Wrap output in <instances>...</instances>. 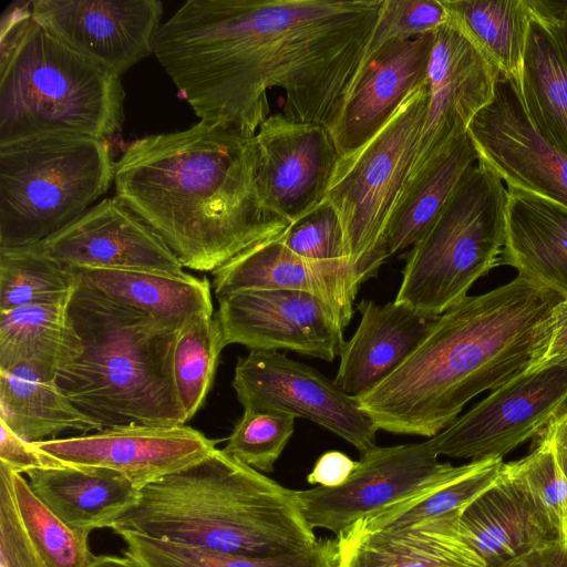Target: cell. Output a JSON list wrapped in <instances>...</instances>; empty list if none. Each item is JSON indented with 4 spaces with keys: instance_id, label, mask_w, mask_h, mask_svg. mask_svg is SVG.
Segmentation results:
<instances>
[{
    "instance_id": "cell-13",
    "label": "cell",
    "mask_w": 567,
    "mask_h": 567,
    "mask_svg": "<svg viewBox=\"0 0 567 567\" xmlns=\"http://www.w3.org/2000/svg\"><path fill=\"white\" fill-rule=\"evenodd\" d=\"M467 135L478 162L507 188L525 190L567 208V153L533 125L512 79L498 74L492 101L472 118Z\"/></svg>"
},
{
    "instance_id": "cell-18",
    "label": "cell",
    "mask_w": 567,
    "mask_h": 567,
    "mask_svg": "<svg viewBox=\"0 0 567 567\" xmlns=\"http://www.w3.org/2000/svg\"><path fill=\"white\" fill-rule=\"evenodd\" d=\"M68 465L113 470L137 489L198 463L217 441L186 425H123L93 434L33 442Z\"/></svg>"
},
{
    "instance_id": "cell-37",
    "label": "cell",
    "mask_w": 567,
    "mask_h": 567,
    "mask_svg": "<svg viewBox=\"0 0 567 567\" xmlns=\"http://www.w3.org/2000/svg\"><path fill=\"white\" fill-rule=\"evenodd\" d=\"M12 484L20 515L43 565L89 567L95 558L89 535L65 524L33 493L27 480L13 471Z\"/></svg>"
},
{
    "instance_id": "cell-28",
    "label": "cell",
    "mask_w": 567,
    "mask_h": 567,
    "mask_svg": "<svg viewBox=\"0 0 567 567\" xmlns=\"http://www.w3.org/2000/svg\"><path fill=\"white\" fill-rule=\"evenodd\" d=\"M477 161V152L465 134L404 185L369 260L368 279L377 276L386 259L413 246L423 236L463 174Z\"/></svg>"
},
{
    "instance_id": "cell-42",
    "label": "cell",
    "mask_w": 567,
    "mask_h": 567,
    "mask_svg": "<svg viewBox=\"0 0 567 567\" xmlns=\"http://www.w3.org/2000/svg\"><path fill=\"white\" fill-rule=\"evenodd\" d=\"M0 567H45L17 505L12 471L0 463Z\"/></svg>"
},
{
    "instance_id": "cell-46",
    "label": "cell",
    "mask_w": 567,
    "mask_h": 567,
    "mask_svg": "<svg viewBox=\"0 0 567 567\" xmlns=\"http://www.w3.org/2000/svg\"><path fill=\"white\" fill-rule=\"evenodd\" d=\"M529 4L554 33L567 61V1L530 0Z\"/></svg>"
},
{
    "instance_id": "cell-30",
    "label": "cell",
    "mask_w": 567,
    "mask_h": 567,
    "mask_svg": "<svg viewBox=\"0 0 567 567\" xmlns=\"http://www.w3.org/2000/svg\"><path fill=\"white\" fill-rule=\"evenodd\" d=\"M517 90L533 125L567 153V61L551 30L533 11Z\"/></svg>"
},
{
    "instance_id": "cell-9",
    "label": "cell",
    "mask_w": 567,
    "mask_h": 567,
    "mask_svg": "<svg viewBox=\"0 0 567 567\" xmlns=\"http://www.w3.org/2000/svg\"><path fill=\"white\" fill-rule=\"evenodd\" d=\"M427 103L426 79L369 141L337 162L324 199L341 221L359 286L409 177Z\"/></svg>"
},
{
    "instance_id": "cell-19",
    "label": "cell",
    "mask_w": 567,
    "mask_h": 567,
    "mask_svg": "<svg viewBox=\"0 0 567 567\" xmlns=\"http://www.w3.org/2000/svg\"><path fill=\"white\" fill-rule=\"evenodd\" d=\"M41 248L63 267L185 272L161 237L116 197L96 203Z\"/></svg>"
},
{
    "instance_id": "cell-48",
    "label": "cell",
    "mask_w": 567,
    "mask_h": 567,
    "mask_svg": "<svg viewBox=\"0 0 567 567\" xmlns=\"http://www.w3.org/2000/svg\"><path fill=\"white\" fill-rule=\"evenodd\" d=\"M540 435L549 443L558 467L567 480V409Z\"/></svg>"
},
{
    "instance_id": "cell-3",
    "label": "cell",
    "mask_w": 567,
    "mask_h": 567,
    "mask_svg": "<svg viewBox=\"0 0 567 567\" xmlns=\"http://www.w3.org/2000/svg\"><path fill=\"white\" fill-rule=\"evenodd\" d=\"M556 291L522 275L439 316L390 377L355 398L378 430L433 437L477 394L524 371L539 344Z\"/></svg>"
},
{
    "instance_id": "cell-12",
    "label": "cell",
    "mask_w": 567,
    "mask_h": 567,
    "mask_svg": "<svg viewBox=\"0 0 567 567\" xmlns=\"http://www.w3.org/2000/svg\"><path fill=\"white\" fill-rule=\"evenodd\" d=\"M231 385L244 410L276 411L307 419L352 444L375 447L378 429L334 381L271 350H250L235 367Z\"/></svg>"
},
{
    "instance_id": "cell-16",
    "label": "cell",
    "mask_w": 567,
    "mask_h": 567,
    "mask_svg": "<svg viewBox=\"0 0 567 567\" xmlns=\"http://www.w3.org/2000/svg\"><path fill=\"white\" fill-rule=\"evenodd\" d=\"M498 74L454 22L435 31L426 116L406 183L467 134L472 118L492 101Z\"/></svg>"
},
{
    "instance_id": "cell-35",
    "label": "cell",
    "mask_w": 567,
    "mask_h": 567,
    "mask_svg": "<svg viewBox=\"0 0 567 567\" xmlns=\"http://www.w3.org/2000/svg\"><path fill=\"white\" fill-rule=\"evenodd\" d=\"M501 458L471 461L466 472L425 495L352 525L360 530L401 527L424 519L461 513L498 480ZM347 530V529H346Z\"/></svg>"
},
{
    "instance_id": "cell-20",
    "label": "cell",
    "mask_w": 567,
    "mask_h": 567,
    "mask_svg": "<svg viewBox=\"0 0 567 567\" xmlns=\"http://www.w3.org/2000/svg\"><path fill=\"white\" fill-rule=\"evenodd\" d=\"M434 33L386 42L367 60L330 130L340 156L369 141L426 81Z\"/></svg>"
},
{
    "instance_id": "cell-23",
    "label": "cell",
    "mask_w": 567,
    "mask_h": 567,
    "mask_svg": "<svg viewBox=\"0 0 567 567\" xmlns=\"http://www.w3.org/2000/svg\"><path fill=\"white\" fill-rule=\"evenodd\" d=\"M458 515L377 530L349 527L337 536V567H486L461 535Z\"/></svg>"
},
{
    "instance_id": "cell-27",
    "label": "cell",
    "mask_w": 567,
    "mask_h": 567,
    "mask_svg": "<svg viewBox=\"0 0 567 567\" xmlns=\"http://www.w3.org/2000/svg\"><path fill=\"white\" fill-rule=\"evenodd\" d=\"M64 268L73 284L179 328L202 315L214 313L206 277L197 278L187 272Z\"/></svg>"
},
{
    "instance_id": "cell-21",
    "label": "cell",
    "mask_w": 567,
    "mask_h": 567,
    "mask_svg": "<svg viewBox=\"0 0 567 567\" xmlns=\"http://www.w3.org/2000/svg\"><path fill=\"white\" fill-rule=\"evenodd\" d=\"M212 274L217 299L247 290L305 291L329 305L343 329L359 289L351 266L302 258L278 237L246 249Z\"/></svg>"
},
{
    "instance_id": "cell-1",
    "label": "cell",
    "mask_w": 567,
    "mask_h": 567,
    "mask_svg": "<svg viewBox=\"0 0 567 567\" xmlns=\"http://www.w3.org/2000/svg\"><path fill=\"white\" fill-rule=\"evenodd\" d=\"M383 0H188L154 55L199 121L255 136L270 116L331 130L359 78Z\"/></svg>"
},
{
    "instance_id": "cell-11",
    "label": "cell",
    "mask_w": 567,
    "mask_h": 567,
    "mask_svg": "<svg viewBox=\"0 0 567 567\" xmlns=\"http://www.w3.org/2000/svg\"><path fill=\"white\" fill-rule=\"evenodd\" d=\"M566 409L567 360L526 368L429 441L439 456L503 460Z\"/></svg>"
},
{
    "instance_id": "cell-26",
    "label": "cell",
    "mask_w": 567,
    "mask_h": 567,
    "mask_svg": "<svg viewBox=\"0 0 567 567\" xmlns=\"http://www.w3.org/2000/svg\"><path fill=\"white\" fill-rule=\"evenodd\" d=\"M33 493L71 528L87 534L111 528L136 504L137 489L124 475L94 466L65 465L28 474Z\"/></svg>"
},
{
    "instance_id": "cell-22",
    "label": "cell",
    "mask_w": 567,
    "mask_h": 567,
    "mask_svg": "<svg viewBox=\"0 0 567 567\" xmlns=\"http://www.w3.org/2000/svg\"><path fill=\"white\" fill-rule=\"evenodd\" d=\"M359 326L340 352L336 384L352 398L364 394L396 371L434 327L439 316L395 301L362 299Z\"/></svg>"
},
{
    "instance_id": "cell-38",
    "label": "cell",
    "mask_w": 567,
    "mask_h": 567,
    "mask_svg": "<svg viewBox=\"0 0 567 567\" xmlns=\"http://www.w3.org/2000/svg\"><path fill=\"white\" fill-rule=\"evenodd\" d=\"M536 447L525 457L504 463L537 509L567 542V480L560 472L547 440L539 435Z\"/></svg>"
},
{
    "instance_id": "cell-4",
    "label": "cell",
    "mask_w": 567,
    "mask_h": 567,
    "mask_svg": "<svg viewBox=\"0 0 567 567\" xmlns=\"http://www.w3.org/2000/svg\"><path fill=\"white\" fill-rule=\"evenodd\" d=\"M112 529L255 558L278 557L318 540L293 489L218 449L142 488Z\"/></svg>"
},
{
    "instance_id": "cell-7",
    "label": "cell",
    "mask_w": 567,
    "mask_h": 567,
    "mask_svg": "<svg viewBox=\"0 0 567 567\" xmlns=\"http://www.w3.org/2000/svg\"><path fill=\"white\" fill-rule=\"evenodd\" d=\"M109 141L42 135L0 145V248L43 243L114 183Z\"/></svg>"
},
{
    "instance_id": "cell-29",
    "label": "cell",
    "mask_w": 567,
    "mask_h": 567,
    "mask_svg": "<svg viewBox=\"0 0 567 567\" xmlns=\"http://www.w3.org/2000/svg\"><path fill=\"white\" fill-rule=\"evenodd\" d=\"M55 375L31 362L0 370V420L29 442L52 440L65 431H102L62 393Z\"/></svg>"
},
{
    "instance_id": "cell-34",
    "label": "cell",
    "mask_w": 567,
    "mask_h": 567,
    "mask_svg": "<svg viewBox=\"0 0 567 567\" xmlns=\"http://www.w3.org/2000/svg\"><path fill=\"white\" fill-rule=\"evenodd\" d=\"M73 290L68 270L48 257L41 244L0 248V312L68 301Z\"/></svg>"
},
{
    "instance_id": "cell-41",
    "label": "cell",
    "mask_w": 567,
    "mask_h": 567,
    "mask_svg": "<svg viewBox=\"0 0 567 567\" xmlns=\"http://www.w3.org/2000/svg\"><path fill=\"white\" fill-rule=\"evenodd\" d=\"M449 21L442 0H383L363 65L386 42L435 32Z\"/></svg>"
},
{
    "instance_id": "cell-8",
    "label": "cell",
    "mask_w": 567,
    "mask_h": 567,
    "mask_svg": "<svg viewBox=\"0 0 567 567\" xmlns=\"http://www.w3.org/2000/svg\"><path fill=\"white\" fill-rule=\"evenodd\" d=\"M507 188L478 161L405 258L394 301L440 316L498 266L506 235Z\"/></svg>"
},
{
    "instance_id": "cell-31",
    "label": "cell",
    "mask_w": 567,
    "mask_h": 567,
    "mask_svg": "<svg viewBox=\"0 0 567 567\" xmlns=\"http://www.w3.org/2000/svg\"><path fill=\"white\" fill-rule=\"evenodd\" d=\"M68 301L0 312V370L37 363L58 371L82 351L68 318Z\"/></svg>"
},
{
    "instance_id": "cell-43",
    "label": "cell",
    "mask_w": 567,
    "mask_h": 567,
    "mask_svg": "<svg viewBox=\"0 0 567 567\" xmlns=\"http://www.w3.org/2000/svg\"><path fill=\"white\" fill-rule=\"evenodd\" d=\"M0 463L19 474L35 470L59 468L68 464L40 450L14 433L0 420Z\"/></svg>"
},
{
    "instance_id": "cell-44",
    "label": "cell",
    "mask_w": 567,
    "mask_h": 567,
    "mask_svg": "<svg viewBox=\"0 0 567 567\" xmlns=\"http://www.w3.org/2000/svg\"><path fill=\"white\" fill-rule=\"evenodd\" d=\"M567 360V298L551 310L538 347L527 369H535Z\"/></svg>"
},
{
    "instance_id": "cell-49",
    "label": "cell",
    "mask_w": 567,
    "mask_h": 567,
    "mask_svg": "<svg viewBox=\"0 0 567 567\" xmlns=\"http://www.w3.org/2000/svg\"><path fill=\"white\" fill-rule=\"evenodd\" d=\"M89 567H140L135 561L125 557L95 556Z\"/></svg>"
},
{
    "instance_id": "cell-36",
    "label": "cell",
    "mask_w": 567,
    "mask_h": 567,
    "mask_svg": "<svg viewBox=\"0 0 567 567\" xmlns=\"http://www.w3.org/2000/svg\"><path fill=\"white\" fill-rule=\"evenodd\" d=\"M224 348L215 312L202 315L181 329L174 350L173 373L187 421L203 406Z\"/></svg>"
},
{
    "instance_id": "cell-33",
    "label": "cell",
    "mask_w": 567,
    "mask_h": 567,
    "mask_svg": "<svg viewBox=\"0 0 567 567\" xmlns=\"http://www.w3.org/2000/svg\"><path fill=\"white\" fill-rule=\"evenodd\" d=\"M124 555L140 567H337V543L319 539L301 550L271 558H255L137 534L120 535Z\"/></svg>"
},
{
    "instance_id": "cell-40",
    "label": "cell",
    "mask_w": 567,
    "mask_h": 567,
    "mask_svg": "<svg viewBox=\"0 0 567 567\" xmlns=\"http://www.w3.org/2000/svg\"><path fill=\"white\" fill-rule=\"evenodd\" d=\"M278 239L302 258L351 266L341 221L326 199L307 215L291 223Z\"/></svg>"
},
{
    "instance_id": "cell-15",
    "label": "cell",
    "mask_w": 567,
    "mask_h": 567,
    "mask_svg": "<svg viewBox=\"0 0 567 567\" xmlns=\"http://www.w3.org/2000/svg\"><path fill=\"white\" fill-rule=\"evenodd\" d=\"M32 18L71 49L117 75L154 54L158 0H31Z\"/></svg>"
},
{
    "instance_id": "cell-39",
    "label": "cell",
    "mask_w": 567,
    "mask_h": 567,
    "mask_svg": "<svg viewBox=\"0 0 567 567\" xmlns=\"http://www.w3.org/2000/svg\"><path fill=\"white\" fill-rule=\"evenodd\" d=\"M296 417L244 410L223 451L259 472H271L295 431Z\"/></svg>"
},
{
    "instance_id": "cell-6",
    "label": "cell",
    "mask_w": 567,
    "mask_h": 567,
    "mask_svg": "<svg viewBox=\"0 0 567 567\" xmlns=\"http://www.w3.org/2000/svg\"><path fill=\"white\" fill-rule=\"evenodd\" d=\"M121 76L55 38L32 18L31 0L0 17V145L42 135L109 141L122 130Z\"/></svg>"
},
{
    "instance_id": "cell-2",
    "label": "cell",
    "mask_w": 567,
    "mask_h": 567,
    "mask_svg": "<svg viewBox=\"0 0 567 567\" xmlns=\"http://www.w3.org/2000/svg\"><path fill=\"white\" fill-rule=\"evenodd\" d=\"M255 136L199 121L146 135L115 162V197L183 267L214 271L290 223L262 202Z\"/></svg>"
},
{
    "instance_id": "cell-14",
    "label": "cell",
    "mask_w": 567,
    "mask_h": 567,
    "mask_svg": "<svg viewBox=\"0 0 567 567\" xmlns=\"http://www.w3.org/2000/svg\"><path fill=\"white\" fill-rule=\"evenodd\" d=\"M218 300L215 312L224 346L286 350L333 361L344 344L333 310L299 290H247Z\"/></svg>"
},
{
    "instance_id": "cell-32",
    "label": "cell",
    "mask_w": 567,
    "mask_h": 567,
    "mask_svg": "<svg viewBox=\"0 0 567 567\" xmlns=\"http://www.w3.org/2000/svg\"><path fill=\"white\" fill-rule=\"evenodd\" d=\"M454 22L485 59L516 86L532 10L527 0H442Z\"/></svg>"
},
{
    "instance_id": "cell-47",
    "label": "cell",
    "mask_w": 567,
    "mask_h": 567,
    "mask_svg": "<svg viewBox=\"0 0 567 567\" xmlns=\"http://www.w3.org/2000/svg\"><path fill=\"white\" fill-rule=\"evenodd\" d=\"M502 567H567V542L545 545Z\"/></svg>"
},
{
    "instance_id": "cell-25",
    "label": "cell",
    "mask_w": 567,
    "mask_h": 567,
    "mask_svg": "<svg viewBox=\"0 0 567 567\" xmlns=\"http://www.w3.org/2000/svg\"><path fill=\"white\" fill-rule=\"evenodd\" d=\"M498 265L567 298V208L507 188L506 235Z\"/></svg>"
},
{
    "instance_id": "cell-45",
    "label": "cell",
    "mask_w": 567,
    "mask_h": 567,
    "mask_svg": "<svg viewBox=\"0 0 567 567\" xmlns=\"http://www.w3.org/2000/svg\"><path fill=\"white\" fill-rule=\"evenodd\" d=\"M354 466L355 462L344 453L329 451L318 458L307 481L323 487H337L349 478Z\"/></svg>"
},
{
    "instance_id": "cell-10",
    "label": "cell",
    "mask_w": 567,
    "mask_h": 567,
    "mask_svg": "<svg viewBox=\"0 0 567 567\" xmlns=\"http://www.w3.org/2000/svg\"><path fill=\"white\" fill-rule=\"evenodd\" d=\"M439 461L429 439L420 443L375 446L361 454L349 478L337 487L293 491L312 528L337 536L365 518L419 498L468 470Z\"/></svg>"
},
{
    "instance_id": "cell-17",
    "label": "cell",
    "mask_w": 567,
    "mask_h": 567,
    "mask_svg": "<svg viewBox=\"0 0 567 567\" xmlns=\"http://www.w3.org/2000/svg\"><path fill=\"white\" fill-rule=\"evenodd\" d=\"M255 140L258 189L270 210L291 224L324 200L340 157L329 128L275 114Z\"/></svg>"
},
{
    "instance_id": "cell-24",
    "label": "cell",
    "mask_w": 567,
    "mask_h": 567,
    "mask_svg": "<svg viewBox=\"0 0 567 567\" xmlns=\"http://www.w3.org/2000/svg\"><path fill=\"white\" fill-rule=\"evenodd\" d=\"M458 529L486 567L561 540L504 464L495 484L460 513Z\"/></svg>"
},
{
    "instance_id": "cell-5",
    "label": "cell",
    "mask_w": 567,
    "mask_h": 567,
    "mask_svg": "<svg viewBox=\"0 0 567 567\" xmlns=\"http://www.w3.org/2000/svg\"><path fill=\"white\" fill-rule=\"evenodd\" d=\"M68 318L82 351L55 380L82 414L101 430L186 424L173 373L182 328L75 284Z\"/></svg>"
}]
</instances>
